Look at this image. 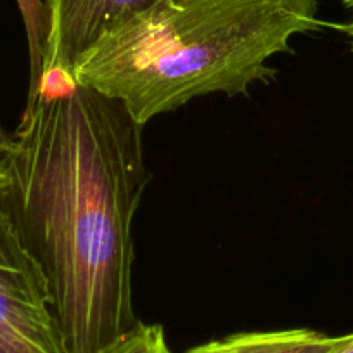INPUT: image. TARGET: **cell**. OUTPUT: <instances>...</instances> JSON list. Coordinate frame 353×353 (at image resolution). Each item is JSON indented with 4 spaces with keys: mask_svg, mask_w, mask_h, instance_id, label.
<instances>
[{
    "mask_svg": "<svg viewBox=\"0 0 353 353\" xmlns=\"http://www.w3.org/2000/svg\"><path fill=\"white\" fill-rule=\"evenodd\" d=\"M99 353H172L165 331L158 324L139 322L134 329Z\"/></svg>",
    "mask_w": 353,
    "mask_h": 353,
    "instance_id": "52a82bcc",
    "label": "cell"
},
{
    "mask_svg": "<svg viewBox=\"0 0 353 353\" xmlns=\"http://www.w3.org/2000/svg\"><path fill=\"white\" fill-rule=\"evenodd\" d=\"M156 2L158 0H46L49 33L43 49L42 77L66 73L73 78L74 66L90 47Z\"/></svg>",
    "mask_w": 353,
    "mask_h": 353,
    "instance_id": "277c9868",
    "label": "cell"
},
{
    "mask_svg": "<svg viewBox=\"0 0 353 353\" xmlns=\"http://www.w3.org/2000/svg\"><path fill=\"white\" fill-rule=\"evenodd\" d=\"M0 353H68L46 276L12 219L0 232Z\"/></svg>",
    "mask_w": 353,
    "mask_h": 353,
    "instance_id": "3957f363",
    "label": "cell"
},
{
    "mask_svg": "<svg viewBox=\"0 0 353 353\" xmlns=\"http://www.w3.org/2000/svg\"><path fill=\"white\" fill-rule=\"evenodd\" d=\"M345 338L314 329L239 332L194 346L188 353H332Z\"/></svg>",
    "mask_w": 353,
    "mask_h": 353,
    "instance_id": "5b68a950",
    "label": "cell"
},
{
    "mask_svg": "<svg viewBox=\"0 0 353 353\" xmlns=\"http://www.w3.org/2000/svg\"><path fill=\"white\" fill-rule=\"evenodd\" d=\"M4 159L6 208L49 286L68 353H99L139 324L134 220L148 188L142 125L85 85L23 111Z\"/></svg>",
    "mask_w": 353,
    "mask_h": 353,
    "instance_id": "6da1fadb",
    "label": "cell"
},
{
    "mask_svg": "<svg viewBox=\"0 0 353 353\" xmlns=\"http://www.w3.org/2000/svg\"><path fill=\"white\" fill-rule=\"evenodd\" d=\"M9 184H11V179H9L8 168H6L4 161H0V232L11 222V215L6 208V196H8Z\"/></svg>",
    "mask_w": 353,
    "mask_h": 353,
    "instance_id": "ba28073f",
    "label": "cell"
},
{
    "mask_svg": "<svg viewBox=\"0 0 353 353\" xmlns=\"http://www.w3.org/2000/svg\"><path fill=\"white\" fill-rule=\"evenodd\" d=\"M12 142H14V137H12V134L6 132L4 127L0 125V161H4L6 156L11 152Z\"/></svg>",
    "mask_w": 353,
    "mask_h": 353,
    "instance_id": "9c48e42d",
    "label": "cell"
},
{
    "mask_svg": "<svg viewBox=\"0 0 353 353\" xmlns=\"http://www.w3.org/2000/svg\"><path fill=\"white\" fill-rule=\"evenodd\" d=\"M322 25L317 0H158L90 47L73 80L144 127L198 97L269 83L270 59Z\"/></svg>",
    "mask_w": 353,
    "mask_h": 353,
    "instance_id": "7a4b0ae2",
    "label": "cell"
},
{
    "mask_svg": "<svg viewBox=\"0 0 353 353\" xmlns=\"http://www.w3.org/2000/svg\"><path fill=\"white\" fill-rule=\"evenodd\" d=\"M332 353H353V334H346L345 341H343Z\"/></svg>",
    "mask_w": 353,
    "mask_h": 353,
    "instance_id": "30bf717a",
    "label": "cell"
},
{
    "mask_svg": "<svg viewBox=\"0 0 353 353\" xmlns=\"http://www.w3.org/2000/svg\"><path fill=\"white\" fill-rule=\"evenodd\" d=\"M23 23H25L26 40H28L30 57V83L26 104L23 111L33 110L39 99L40 78H42L43 49H46L47 33H49V14L46 0H16Z\"/></svg>",
    "mask_w": 353,
    "mask_h": 353,
    "instance_id": "8992f818",
    "label": "cell"
}]
</instances>
